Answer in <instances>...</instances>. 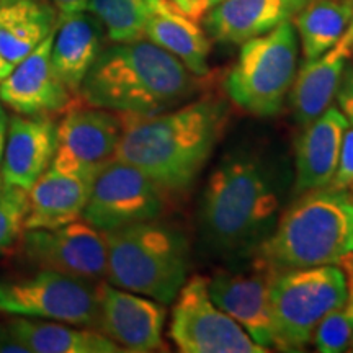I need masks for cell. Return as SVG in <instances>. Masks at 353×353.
I'll use <instances>...</instances> for the list:
<instances>
[{"instance_id": "5bb4252c", "label": "cell", "mask_w": 353, "mask_h": 353, "mask_svg": "<svg viewBox=\"0 0 353 353\" xmlns=\"http://www.w3.org/2000/svg\"><path fill=\"white\" fill-rule=\"evenodd\" d=\"M99 299L97 329L118 343L123 352L148 353L164 347L165 304L105 280L99 283Z\"/></svg>"}, {"instance_id": "f546056e", "label": "cell", "mask_w": 353, "mask_h": 353, "mask_svg": "<svg viewBox=\"0 0 353 353\" xmlns=\"http://www.w3.org/2000/svg\"><path fill=\"white\" fill-rule=\"evenodd\" d=\"M334 100H337V108L345 117L348 126H353V63L347 61L345 68L342 70L341 81H339L337 90H335Z\"/></svg>"}, {"instance_id": "ffe728a7", "label": "cell", "mask_w": 353, "mask_h": 353, "mask_svg": "<svg viewBox=\"0 0 353 353\" xmlns=\"http://www.w3.org/2000/svg\"><path fill=\"white\" fill-rule=\"evenodd\" d=\"M148 20L144 38L170 52L195 77L210 72L211 38L198 20L185 15L170 0H145Z\"/></svg>"}, {"instance_id": "8d00e7d4", "label": "cell", "mask_w": 353, "mask_h": 353, "mask_svg": "<svg viewBox=\"0 0 353 353\" xmlns=\"http://www.w3.org/2000/svg\"><path fill=\"white\" fill-rule=\"evenodd\" d=\"M3 190H6V182H3V179H2V174H0V196H2Z\"/></svg>"}, {"instance_id": "60d3db41", "label": "cell", "mask_w": 353, "mask_h": 353, "mask_svg": "<svg viewBox=\"0 0 353 353\" xmlns=\"http://www.w3.org/2000/svg\"><path fill=\"white\" fill-rule=\"evenodd\" d=\"M352 190H353V183H352Z\"/></svg>"}, {"instance_id": "7a4b0ae2", "label": "cell", "mask_w": 353, "mask_h": 353, "mask_svg": "<svg viewBox=\"0 0 353 353\" xmlns=\"http://www.w3.org/2000/svg\"><path fill=\"white\" fill-rule=\"evenodd\" d=\"M118 117L123 132L114 159L136 167L170 196L188 192L208 164L228 110L223 101L201 99L148 117Z\"/></svg>"}, {"instance_id": "52a82bcc", "label": "cell", "mask_w": 353, "mask_h": 353, "mask_svg": "<svg viewBox=\"0 0 353 353\" xmlns=\"http://www.w3.org/2000/svg\"><path fill=\"white\" fill-rule=\"evenodd\" d=\"M272 311L280 352H301L321 321L347 299V278L339 265L278 272L272 283Z\"/></svg>"}, {"instance_id": "e575fe53", "label": "cell", "mask_w": 353, "mask_h": 353, "mask_svg": "<svg viewBox=\"0 0 353 353\" xmlns=\"http://www.w3.org/2000/svg\"><path fill=\"white\" fill-rule=\"evenodd\" d=\"M6 132H7V118H2V120H0V162H2V156H3Z\"/></svg>"}, {"instance_id": "4316f807", "label": "cell", "mask_w": 353, "mask_h": 353, "mask_svg": "<svg viewBox=\"0 0 353 353\" xmlns=\"http://www.w3.org/2000/svg\"><path fill=\"white\" fill-rule=\"evenodd\" d=\"M353 337V301L345 299L341 307L330 311L312 335V342L322 353L345 352Z\"/></svg>"}, {"instance_id": "836d02e7", "label": "cell", "mask_w": 353, "mask_h": 353, "mask_svg": "<svg viewBox=\"0 0 353 353\" xmlns=\"http://www.w3.org/2000/svg\"><path fill=\"white\" fill-rule=\"evenodd\" d=\"M13 68H15V65H13L12 63H8L6 57L2 56V52H0V81H3V79H6L8 74L12 72Z\"/></svg>"}, {"instance_id": "83f0119b", "label": "cell", "mask_w": 353, "mask_h": 353, "mask_svg": "<svg viewBox=\"0 0 353 353\" xmlns=\"http://www.w3.org/2000/svg\"><path fill=\"white\" fill-rule=\"evenodd\" d=\"M28 213V192L6 183L0 196V252L12 249L25 231Z\"/></svg>"}, {"instance_id": "f1b7e54d", "label": "cell", "mask_w": 353, "mask_h": 353, "mask_svg": "<svg viewBox=\"0 0 353 353\" xmlns=\"http://www.w3.org/2000/svg\"><path fill=\"white\" fill-rule=\"evenodd\" d=\"M353 183V126H348L343 134L341 154L335 174L332 176L329 188L334 190H348Z\"/></svg>"}, {"instance_id": "5b68a950", "label": "cell", "mask_w": 353, "mask_h": 353, "mask_svg": "<svg viewBox=\"0 0 353 353\" xmlns=\"http://www.w3.org/2000/svg\"><path fill=\"white\" fill-rule=\"evenodd\" d=\"M110 285L174 303L192 268L190 242L182 229L161 221H144L105 232Z\"/></svg>"}, {"instance_id": "277c9868", "label": "cell", "mask_w": 353, "mask_h": 353, "mask_svg": "<svg viewBox=\"0 0 353 353\" xmlns=\"http://www.w3.org/2000/svg\"><path fill=\"white\" fill-rule=\"evenodd\" d=\"M298 196L254 257L278 272L339 265L353 250V195L325 187Z\"/></svg>"}, {"instance_id": "4dcf8cb0", "label": "cell", "mask_w": 353, "mask_h": 353, "mask_svg": "<svg viewBox=\"0 0 353 353\" xmlns=\"http://www.w3.org/2000/svg\"><path fill=\"white\" fill-rule=\"evenodd\" d=\"M174 6L182 10L185 15L192 17V19L200 20L206 12H208V6L206 0H170Z\"/></svg>"}, {"instance_id": "9a60e30c", "label": "cell", "mask_w": 353, "mask_h": 353, "mask_svg": "<svg viewBox=\"0 0 353 353\" xmlns=\"http://www.w3.org/2000/svg\"><path fill=\"white\" fill-rule=\"evenodd\" d=\"M54 32L0 81V101L19 114L61 113L77 99L63 85L52 68Z\"/></svg>"}, {"instance_id": "30bf717a", "label": "cell", "mask_w": 353, "mask_h": 353, "mask_svg": "<svg viewBox=\"0 0 353 353\" xmlns=\"http://www.w3.org/2000/svg\"><path fill=\"white\" fill-rule=\"evenodd\" d=\"M165 205L167 195L149 176L120 159H112L94 176L82 219L107 232L159 219Z\"/></svg>"}, {"instance_id": "6da1fadb", "label": "cell", "mask_w": 353, "mask_h": 353, "mask_svg": "<svg viewBox=\"0 0 353 353\" xmlns=\"http://www.w3.org/2000/svg\"><path fill=\"white\" fill-rule=\"evenodd\" d=\"M293 182L283 156L257 144L224 154L201 196L203 249L226 263L249 262L270 237Z\"/></svg>"}, {"instance_id": "d6986e66", "label": "cell", "mask_w": 353, "mask_h": 353, "mask_svg": "<svg viewBox=\"0 0 353 353\" xmlns=\"http://www.w3.org/2000/svg\"><path fill=\"white\" fill-rule=\"evenodd\" d=\"M353 56L350 30L335 46L311 61H304L290 88V107L299 126H306L332 105L347 61Z\"/></svg>"}, {"instance_id": "8992f818", "label": "cell", "mask_w": 353, "mask_h": 353, "mask_svg": "<svg viewBox=\"0 0 353 353\" xmlns=\"http://www.w3.org/2000/svg\"><path fill=\"white\" fill-rule=\"evenodd\" d=\"M299 38L291 20L247 39L224 81L229 100L252 117H275L296 77Z\"/></svg>"}, {"instance_id": "cb8c5ba5", "label": "cell", "mask_w": 353, "mask_h": 353, "mask_svg": "<svg viewBox=\"0 0 353 353\" xmlns=\"http://www.w3.org/2000/svg\"><path fill=\"white\" fill-rule=\"evenodd\" d=\"M59 17L44 0H0V52L17 65L54 32Z\"/></svg>"}, {"instance_id": "e0dca14e", "label": "cell", "mask_w": 353, "mask_h": 353, "mask_svg": "<svg viewBox=\"0 0 353 353\" xmlns=\"http://www.w3.org/2000/svg\"><path fill=\"white\" fill-rule=\"evenodd\" d=\"M348 121L334 105L304 126L294 151L293 193L325 188L332 182Z\"/></svg>"}, {"instance_id": "f35d334b", "label": "cell", "mask_w": 353, "mask_h": 353, "mask_svg": "<svg viewBox=\"0 0 353 353\" xmlns=\"http://www.w3.org/2000/svg\"><path fill=\"white\" fill-rule=\"evenodd\" d=\"M348 30H350V33H352V37H353V20H352V23H350V26H348Z\"/></svg>"}, {"instance_id": "d4e9b609", "label": "cell", "mask_w": 353, "mask_h": 353, "mask_svg": "<svg viewBox=\"0 0 353 353\" xmlns=\"http://www.w3.org/2000/svg\"><path fill=\"white\" fill-rule=\"evenodd\" d=\"M293 20L304 61L316 59L347 32L353 20V0H307Z\"/></svg>"}, {"instance_id": "ba28073f", "label": "cell", "mask_w": 353, "mask_h": 353, "mask_svg": "<svg viewBox=\"0 0 353 353\" xmlns=\"http://www.w3.org/2000/svg\"><path fill=\"white\" fill-rule=\"evenodd\" d=\"M99 283L52 270L0 278V312L97 329Z\"/></svg>"}, {"instance_id": "7c38bea8", "label": "cell", "mask_w": 353, "mask_h": 353, "mask_svg": "<svg viewBox=\"0 0 353 353\" xmlns=\"http://www.w3.org/2000/svg\"><path fill=\"white\" fill-rule=\"evenodd\" d=\"M123 132L118 113L92 107L77 99L57 125V144L51 167L57 172L94 180L117 154Z\"/></svg>"}, {"instance_id": "603a6c76", "label": "cell", "mask_w": 353, "mask_h": 353, "mask_svg": "<svg viewBox=\"0 0 353 353\" xmlns=\"http://www.w3.org/2000/svg\"><path fill=\"white\" fill-rule=\"evenodd\" d=\"M7 334L28 353H117L123 348L100 330L70 327L65 322L32 321L13 316L6 324Z\"/></svg>"}, {"instance_id": "9c48e42d", "label": "cell", "mask_w": 353, "mask_h": 353, "mask_svg": "<svg viewBox=\"0 0 353 353\" xmlns=\"http://www.w3.org/2000/svg\"><path fill=\"white\" fill-rule=\"evenodd\" d=\"M169 335L183 353H263L267 348L214 304L208 280L187 278L174 299Z\"/></svg>"}, {"instance_id": "4fadbf2b", "label": "cell", "mask_w": 353, "mask_h": 353, "mask_svg": "<svg viewBox=\"0 0 353 353\" xmlns=\"http://www.w3.org/2000/svg\"><path fill=\"white\" fill-rule=\"evenodd\" d=\"M276 273L272 265L252 257L244 270L218 272L208 280L210 296L216 306L267 350L278 348L270 298Z\"/></svg>"}, {"instance_id": "44dd1931", "label": "cell", "mask_w": 353, "mask_h": 353, "mask_svg": "<svg viewBox=\"0 0 353 353\" xmlns=\"http://www.w3.org/2000/svg\"><path fill=\"white\" fill-rule=\"evenodd\" d=\"M103 26L85 12L59 17L51 48L56 76L74 97L81 94L83 79L101 52Z\"/></svg>"}, {"instance_id": "d590c367", "label": "cell", "mask_w": 353, "mask_h": 353, "mask_svg": "<svg viewBox=\"0 0 353 353\" xmlns=\"http://www.w3.org/2000/svg\"><path fill=\"white\" fill-rule=\"evenodd\" d=\"M219 2H223V0H206V6H208V10L211 7H214L216 3H219Z\"/></svg>"}, {"instance_id": "ab89813d", "label": "cell", "mask_w": 353, "mask_h": 353, "mask_svg": "<svg viewBox=\"0 0 353 353\" xmlns=\"http://www.w3.org/2000/svg\"><path fill=\"white\" fill-rule=\"evenodd\" d=\"M350 347H353V337H352V343H350Z\"/></svg>"}, {"instance_id": "2e32d148", "label": "cell", "mask_w": 353, "mask_h": 353, "mask_svg": "<svg viewBox=\"0 0 353 353\" xmlns=\"http://www.w3.org/2000/svg\"><path fill=\"white\" fill-rule=\"evenodd\" d=\"M57 144V123L51 114H19L7 121L0 162L3 182L28 192L51 167Z\"/></svg>"}, {"instance_id": "1f68e13d", "label": "cell", "mask_w": 353, "mask_h": 353, "mask_svg": "<svg viewBox=\"0 0 353 353\" xmlns=\"http://www.w3.org/2000/svg\"><path fill=\"white\" fill-rule=\"evenodd\" d=\"M50 3L56 8L59 17L85 12L88 7V0H50Z\"/></svg>"}, {"instance_id": "484cf974", "label": "cell", "mask_w": 353, "mask_h": 353, "mask_svg": "<svg viewBox=\"0 0 353 353\" xmlns=\"http://www.w3.org/2000/svg\"><path fill=\"white\" fill-rule=\"evenodd\" d=\"M87 10L100 21L113 43L144 39L149 12L145 0H88Z\"/></svg>"}, {"instance_id": "d6a6232c", "label": "cell", "mask_w": 353, "mask_h": 353, "mask_svg": "<svg viewBox=\"0 0 353 353\" xmlns=\"http://www.w3.org/2000/svg\"><path fill=\"white\" fill-rule=\"evenodd\" d=\"M347 278V299H353V250L343 255L339 262Z\"/></svg>"}, {"instance_id": "8fae6325", "label": "cell", "mask_w": 353, "mask_h": 353, "mask_svg": "<svg viewBox=\"0 0 353 353\" xmlns=\"http://www.w3.org/2000/svg\"><path fill=\"white\" fill-rule=\"evenodd\" d=\"M17 254L41 270L65 273L95 283L107 278L105 232L87 221L77 219L56 229H25L19 237Z\"/></svg>"}, {"instance_id": "ac0fdd59", "label": "cell", "mask_w": 353, "mask_h": 353, "mask_svg": "<svg viewBox=\"0 0 353 353\" xmlns=\"http://www.w3.org/2000/svg\"><path fill=\"white\" fill-rule=\"evenodd\" d=\"M307 0H223L205 15V32L223 44H242L294 19Z\"/></svg>"}, {"instance_id": "3957f363", "label": "cell", "mask_w": 353, "mask_h": 353, "mask_svg": "<svg viewBox=\"0 0 353 353\" xmlns=\"http://www.w3.org/2000/svg\"><path fill=\"white\" fill-rule=\"evenodd\" d=\"M196 90L185 65L149 39L101 50L79 99L114 113L148 117L182 105Z\"/></svg>"}, {"instance_id": "74e56055", "label": "cell", "mask_w": 353, "mask_h": 353, "mask_svg": "<svg viewBox=\"0 0 353 353\" xmlns=\"http://www.w3.org/2000/svg\"><path fill=\"white\" fill-rule=\"evenodd\" d=\"M2 118H7V117H6V113H3V108H2V101H0V120H2Z\"/></svg>"}, {"instance_id": "7402d4cb", "label": "cell", "mask_w": 353, "mask_h": 353, "mask_svg": "<svg viewBox=\"0 0 353 353\" xmlns=\"http://www.w3.org/2000/svg\"><path fill=\"white\" fill-rule=\"evenodd\" d=\"M92 182L50 167L28 190L25 229H56L81 219Z\"/></svg>"}]
</instances>
